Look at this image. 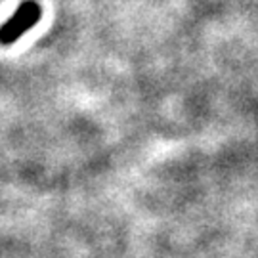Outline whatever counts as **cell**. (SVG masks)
Segmentation results:
<instances>
[{
  "label": "cell",
  "instance_id": "cell-1",
  "mask_svg": "<svg viewBox=\"0 0 258 258\" xmlns=\"http://www.w3.org/2000/svg\"><path fill=\"white\" fill-rule=\"evenodd\" d=\"M42 16V8L35 0H25L19 6L14 16L0 27V44L2 46H10L16 40L23 37L31 27H35Z\"/></svg>",
  "mask_w": 258,
  "mask_h": 258
}]
</instances>
